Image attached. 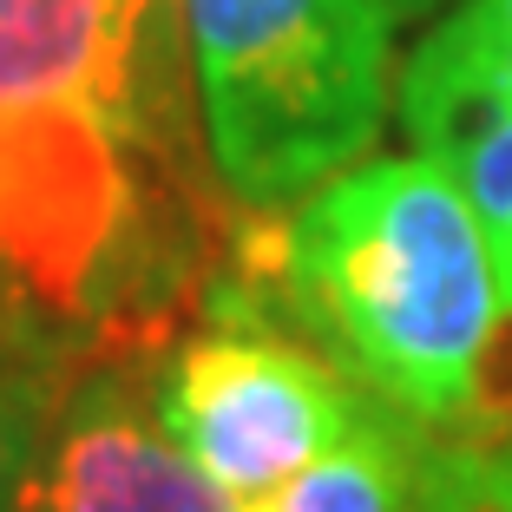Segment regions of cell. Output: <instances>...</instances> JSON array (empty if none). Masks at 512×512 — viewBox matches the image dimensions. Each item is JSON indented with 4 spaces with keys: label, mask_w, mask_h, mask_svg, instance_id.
Here are the masks:
<instances>
[{
    "label": "cell",
    "mask_w": 512,
    "mask_h": 512,
    "mask_svg": "<svg viewBox=\"0 0 512 512\" xmlns=\"http://www.w3.org/2000/svg\"><path fill=\"white\" fill-rule=\"evenodd\" d=\"M388 7V20H421V14H434L440 0H381Z\"/></svg>",
    "instance_id": "cell-10"
},
{
    "label": "cell",
    "mask_w": 512,
    "mask_h": 512,
    "mask_svg": "<svg viewBox=\"0 0 512 512\" xmlns=\"http://www.w3.org/2000/svg\"><path fill=\"white\" fill-rule=\"evenodd\" d=\"M0 296H7V276H0ZM0 335H14V329H0Z\"/></svg>",
    "instance_id": "cell-11"
},
{
    "label": "cell",
    "mask_w": 512,
    "mask_h": 512,
    "mask_svg": "<svg viewBox=\"0 0 512 512\" xmlns=\"http://www.w3.org/2000/svg\"><path fill=\"white\" fill-rule=\"evenodd\" d=\"M289 316L348 381L414 427L473 421L506 309L467 191L434 158H375L322 178L276 237Z\"/></svg>",
    "instance_id": "cell-1"
},
{
    "label": "cell",
    "mask_w": 512,
    "mask_h": 512,
    "mask_svg": "<svg viewBox=\"0 0 512 512\" xmlns=\"http://www.w3.org/2000/svg\"><path fill=\"white\" fill-rule=\"evenodd\" d=\"M414 145L467 191L512 309V0L453 7L401 73Z\"/></svg>",
    "instance_id": "cell-4"
},
{
    "label": "cell",
    "mask_w": 512,
    "mask_h": 512,
    "mask_svg": "<svg viewBox=\"0 0 512 512\" xmlns=\"http://www.w3.org/2000/svg\"><path fill=\"white\" fill-rule=\"evenodd\" d=\"M158 0H0V106H73L138 132Z\"/></svg>",
    "instance_id": "cell-6"
},
{
    "label": "cell",
    "mask_w": 512,
    "mask_h": 512,
    "mask_svg": "<svg viewBox=\"0 0 512 512\" xmlns=\"http://www.w3.org/2000/svg\"><path fill=\"white\" fill-rule=\"evenodd\" d=\"M14 512H243L191 453L138 414L119 381H92L46 421Z\"/></svg>",
    "instance_id": "cell-5"
},
{
    "label": "cell",
    "mask_w": 512,
    "mask_h": 512,
    "mask_svg": "<svg viewBox=\"0 0 512 512\" xmlns=\"http://www.w3.org/2000/svg\"><path fill=\"white\" fill-rule=\"evenodd\" d=\"M421 512H512V427L427 440Z\"/></svg>",
    "instance_id": "cell-8"
},
{
    "label": "cell",
    "mask_w": 512,
    "mask_h": 512,
    "mask_svg": "<svg viewBox=\"0 0 512 512\" xmlns=\"http://www.w3.org/2000/svg\"><path fill=\"white\" fill-rule=\"evenodd\" d=\"M421 473L427 427L375 401L329 453L270 493L243 499V512H421Z\"/></svg>",
    "instance_id": "cell-7"
},
{
    "label": "cell",
    "mask_w": 512,
    "mask_h": 512,
    "mask_svg": "<svg viewBox=\"0 0 512 512\" xmlns=\"http://www.w3.org/2000/svg\"><path fill=\"white\" fill-rule=\"evenodd\" d=\"M375 394L263 316H224L171 355L151 414L224 493L256 499L302 473L362 421Z\"/></svg>",
    "instance_id": "cell-3"
},
{
    "label": "cell",
    "mask_w": 512,
    "mask_h": 512,
    "mask_svg": "<svg viewBox=\"0 0 512 512\" xmlns=\"http://www.w3.org/2000/svg\"><path fill=\"white\" fill-rule=\"evenodd\" d=\"M46 421H53V407H46L40 368L14 335H0V512L20 506V486H27Z\"/></svg>",
    "instance_id": "cell-9"
},
{
    "label": "cell",
    "mask_w": 512,
    "mask_h": 512,
    "mask_svg": "<svg viewBox=\"0 0 512 512\" xmlns=\"http://www.w3.org/2000/svg\"><path fill=\"white\" fill-rule=\"evenodd\" d=\"M388 27L381 0H184L211 158L243 204H296L375 145Z\"/></svg>",
    "instance_id": "cell-2"
}]
</instances>
